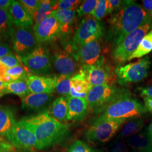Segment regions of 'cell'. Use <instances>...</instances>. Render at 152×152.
I'll list each match as a JSON object with an SVG mask.
<instances>
[{
    "label": "cell",
    "instance_id": "cell-1",
    "mask_svg": "<svg viewBox=\"0 0 152 152\" xmlns=\"http://www.w3.org/2000/svg\"><path fill=\"white\" fill-rule=\"evenodd\" d=\"M151 21L149 14L139 4L134 1H124L122 6L109 19L107 40L114 48L130 33Z\"/></svg>",
    "mask_w": 152,
    "mask_h": 152
},
{
    "label": "cell",
    "instance_id": "cell-2",
    "mask_svg": "<svg viewBox=\"0 0 152 152\" xmlns=\"http://www.w3.org/2000/svg\"><path fill=\"white\" fill-rule=\"evenodd\" d=\"M32 130L37 141V149L44 150L63 141L68 134L67 125L52 117L48 112L23 118Z\"/></svg>",
    "mask_w": 152,
    "mask_h": 152
},
{
    "label": "cell",
    "instance_id": "cell-3",
    "mask_svg": "<svg viewBox=\"0 0 152 152\" xmlns=\"http://www.w3.org/2000/svg\"><path fill=\"white\" fill-rule=\"evenodd\" d=\"M147 109L129 92L109 104L100 113L98 119H127L139 117Z\"/></svg>",
    "mask_w": 152,
    "mask_h": 152
},
{
    "label": "cell",
    "instance_id": "cell-4",
    "mask_svg": "<svg viewBox=\"0 0 152 152\" xmlns=\"http://www.w3.org/2000/svg\"><path fill=\"white\" fill-rule=\"evenodd\" d=\"M127 93L108 84L103 85L91 87L86 99L88 108L100 113L109 104Z\"/></svg>",
    "mask_w": 152,
    "mask_h": 152
},
{
    "label": "cell",
    "instance_id": "cell-5",
    "mask_svg": "<svg viewBox=\"0 0 152 152\" xmlns=\"http://www.w3.org/2000/svg\"><path fill=\"white\" fill-rule=\"evenodd\" d=\"M152 28V21L148 22L130 33L119 45L115 46L112 57L115 61L123 63L128 61L131 55L137 49L142 39Z\"/></svg>",
    "mask_w": 152,
    "mask_h": 152
},
{
    "label": "cell",
    "instance_id": "cell-6",
    "mask_svg": "<svg viewBox=\"0 0 152 152\" xmlns=\"http://www.w3.org/2000/svg\"><path fill=\"white\" fill-rule=\"evenodd\" d=\"M127 119H98L96 118L87 129L85 137L94 143H105L109 141L119 130Z\"/></svg>",
    "mask_w": 152,
    "mask_h": 152
},
{
    "label": "cell",
    "instance_id": "cell-7",
    "mask_svg": "<svg viewBox=\"0 0 152 152\" xmlns=\"http://www.w3.org/2000/svg\"><path fill=\"white\" fill-rule=\"evenodd\" d=\"M7 139L19 149L34 152L37 149V141L32 130L22 120L16 122L6 134Z\"/></svg>",
    "mask_w": 152,
    "mask_h": 152
},
{
    "label": "cell",
    "instance_id": "cell-8",
    "mask_svg": "<svg viewBox=\"0 0 152 152\" xmlns=\"http://www.w3.org/2000/svg\"><path fill=\"white\" fill-rule=\"evenodd\" d=\"M151 64L148 56L125 65H119L115 69L117 81L122 85L140 82L145 79Z\"/></svg>",
    "mask_w": 152,
    "mask_h": 152
},
{
    "label": "cell",
    "instance_id": "cell-9",
    "mask_svg": "<svg viewBox=\"0 0 152 152\" xmlns=\"http://www.w3.org/2000/svg\"><path fill=\"white\" fill-rule=\"evenodd\" d=\"M103 24L91 15L85 16L75 33L73 40L77 46L83 45L95 40H99L104 33Z\"/></svg>",
    "mask_w": 152,
    "mask_h": 152
},
{
    "label": "cell",
    "instance_id": "cell-10",
    "mask_svg": "<svg viewBox=\"0 0 152 152\" xmlns=\"http://www.w3.org/2000/svg\"><path fill=\"white\" fill-rule=\"evenodd\" d=\"M23 63L34 74H46L51 69V58L48 50L38 45L29 54L21 57Z\"/></svg>",
    "mask_w": 152,
    "mask_h": 152
},
{
    "label": "cell",
    "instance_id": "cell-11",
    "mask_svg": "<svg viewBox=\"0 0 152 152\" xmlns=\"http://www.w3.org/2000/svg\"><path fill=\"white\" fill-rule=\"evenodd\" d=\"M29 29L17 28L12 34L13 48L21 57L29 54L37 46V41Z\"/></svg>",
    "mask_w": 152,
    "mask_h": 152
},
{
    "label": "cell",
    "instance_id": "cell-12",
    "mask_svg": "<svg viewBox=\"0 0 152 152\" xmlns=\"http://www.w3.org/2000/svg\"><path fill=\"white\" fill-rule=\"evenodd\" d=\"M101 46L99 40H95L79 47L77 59L83 66L103 65L104 58L100 55Z\"/></svg>",
    "mask_w": 152,
    "mask_h": 152
},
{
    "label": "cell",
    "instance_id": "cell-13",
    "mask_svg": "<svg viewBox=\"0 0 152 152\" xmlns=\"http://www.w3.org/2000/svg\"><path fill=\"white\" fill-rule=\"evenodd\" d=\"M54 12L51 16L38 26L33 27L34 35L37 42L51 41L56 38L61 32L60 23Z\"/></svg>",
    "mask_w": 152,
    "mask_h": 152
},
{
    "label": "cell",
    "instance_id": "cell-14",
    "mask_svg": "<svg viewBox=\"0 0 152 152\" xmlns=\"http://www.w3.org/2000/svg\"><path fill=\"white\" fill-rule=\"evenodd\" d=\"M26 81L29 93L53 94L56 87V77L30 75Z\"/></svg>",
    "mask_w": 152,
    "mask_h": 152
},
{
    "label": "cell",
    "instance_id": "cell-15",
    "mask_svg": "<svg viewBox=\"0 0 152 152\" xmlns=\"http://www.w3.org/2000/svg\"><path fill=\"white\" fill-rule=\"evenodd\" d=\"M53 61L55 69L60 75L71 77L76 73L77 68L76 60L64 50H58L54 54Z\"/></svg>",
    "mask_w": 152,
    "mask_h": 152
},
{
    "label": "cell",
    "instance_id": "cell-16",
    "mask_svg": "<svg viewBox=\"0 0 152 152\" xmlns=\"http://www.w3.org/2000/svg\"><path fill=\"white\" fill-rule=\"evenodd\" d=\"M82 72L84 75L91 87L108 85L110 77L108 70L103 65L83 66Z\"/></svg>",
    "mask_w": 152,
    "mask_h": 152
},
{
    "label": "cell",
    "instance_id": "cell-17",
    "mask_svg": "<svg viewBox=\"0 0 152 152\" xmlns=\"http://www.w3.org/2000/svg\"><path fill=\"white\" fill-rule=\"evenodd\" d=\"M9 11L12 23L16 27L30 28L33 25L34 20L32 17L26 10L19 1H12Z\"/></svg>",
    "mask_w": 152,
    "mask_h": 152
},
{
    "label": "cell",
    "instance_id": "cell-18",
    "mask_svg": "<svg viewBox=\"0 0 152 152\" xmlns=\"http://www.w3.org/2000/svg\"><path fill=\"white\" fill-rule=\"evenodd\" d=\"M52 98L53 94L29 93L22 99V107L35 111H41L49 106Z\"/></svg>",
    "mask_w": 152,
    "mask_h": 152
},
{
    "label": "cell",
    "instance_id": "cell-19",
    "mask_svg": "<svg viewBox=\"0 0 152 152\" xmlns=\"http://www.w3.org/2000/svg\"><path fill=\"white\" fill-rule=\"evenodd\" d=\"M68 98V121H80L85 118L88 108L86 99Z\"/></svg>",
    "mask_w": 152,
    "mask_h": 152
},
{
    "label": "cell",
    "instance_id": "cell-20",
    "mask_svg": "<svg viewBox=\"0 0 152 152\" xmlns=\"http://www.w3.org/2000/svg\"><path fill=\"white\" fill-rule=\"evenodd\" d=\"M125 142L134 152H152L151 136L148 132H139L125 139Z\"/></svg>",
    "mask_w": 152,
    "mask_h": 152
},
{
    "label": "cell",
    "instance_id": "cell-21",
    "mask_svg": "<svg viewBox=\"0 0 152 152\" xmlns=\"http://www.w3.org/2000/svg\"><path fill=\"white\" fill-rule=\"evenodd\" d=\"M91 86L81 71L71 77V91L69 96L86 99L87 93Z\"/></svg>",
    "mask_w": 152,
    "mask_h": 152
},
{
    "label": "cell",
    "instance_id": "cell-22",
    "mask_svg": "<svg viewBox=\"0 0 152 152\" xmlns=\"http://www.w3.org/2000/svg\"><path fill=\"white\" fill-rule=\"evenodd\" d=\"M68 98L60 96L56 98L51 104L49 113L55 120L64 123L68 121Z\"/></svg>",
    "mask_w": 152,
    "mask_h": 152
},
{
    "label": "cell",
    "instance_id": "cell-23",
    "mask_svg": "<svg viewBox=\"0 0 152 152\" xmlns=\"http://www.w3.org/2000/svg\"><path fill=\"white\" fill-rule=\"evenodd\" d=\"M57 10V1L41 0L38 10L33 16L34 22L33 27H37Z\"/></svg>",
    "mask_w": 152,
    "mask_h": 152
},
{
    "label": "cell",
    "instance_id": "cell-24",
    "mask_svg": "<svg viewBox=\"0 0 152 152\" xmlns=\"http://www.w3.org/2000/svg\"><path fill=\"white\" fill-rule=\"evenodd\" d=\"M16 122L14 110L0 105V137L6 136Z\"/></svg>",
    "mask_w": 152,
    "mask_h": 152
},
{
    "label": "cell",
    "instance_id": "cell-25",
    "mask_svg": "<svg viewBox=\"0 0 152 152\" xmlns=\"http://www.w3.org/2000/svg\"><path fill=\"white\" fill-rule=\"evenodd\" d=\"M144 125V121L139 117L129 119L127 121L118 136V140L126 139L140 132Z\"/></svg>",
    "mask_w": 152,
    "mask_h": 152
},
{
    "label": "cell",
    "instance_id": "cell-26",
    "mask_svg": "<svg viewBox=\"0 0 152 152\" xmlns=\"http://www.w3.org/2000/svg\"><path fill=\"white\" fill-rule=\"evenodd\" d=\"M76 10H57L54 12L60 25L61 32H68L76 17Z\"/></svg>",
    "mask_w": 152,
    "mask_h": 152
},
{
    "label": "cell",
    "instance_id": "cell-27",
    "mask_svg": "<svg viewBox=\"0 0 152 152\" xmlns=\"http://www.w3.org/2000/svg\"><path fill=\"white\" fill-rule=\"evenodd\" d=\"M4 93L15 94L23 99L29 93L26 80L5 82Z\"/></svg>",
    "mask_w": 152,
    "mask_h": 152
},
{
    "label": "cell",
    "instance_id": "cell-28",
    "mask_svg": "<svg viewBox=\"0 0 152 152\" xmlns=\"http://www.w3.org/2000/svg\"><path fill=\"white\" fill-rule=\"evenodd\" d=\"M152 51V30L147 33L139 44L136 51L131 55L128 61L135 58H142Z\"/></svg>",
    "mask_w": 152,
    "mask_h": 152
},
{
    "label": "cell",
    "instance_id": "cell-29",
    "mask_svg": "<svg viewBox=\"0 0 152 152\" xmlns=\"http://www.w3.org/2000/svg\"><path fill=\"white\" fill-rule=\"evenodd\" d=\"M12 24L9 10L0 9V39L12 34Z\"/></svg>",
    "mask_w": 152,
    "mask_h": 152
},
{
    "label": "cell",
    "instance_id": "cell-30",
    "mask_svg": "<svg viewBox=\"0 0 152 152\" xmlns=\"http://www.w3.org/2000/svg\"><path fill=\"white\" fill-rule=\"evenodd\" d=\"M30 75L21 65L7 69L6 71V82L15 81L21 80H26Z\"/></svg>",
    "mask_w": 152,
    "mask_h": 152
},
{
    "label": "cell",
    "instance_id": "cell-31",
    "mask_svg": "<svg viewBox=\"0 0 152 152\" xmlns=\"http://www.w3.org/2000/svg\"><path fill=\"white\" fill-rule=\"evenodd\" d=\"M71 76L60 75L56 77V91L63 96L68 97L71 91Z\"/></svg>",
    "mask_w": 152,
    "mask_h": 152
},
{
    "label": "cell",
    "instance_id": "cell-32",
    "mask_svg": "<svg viewBox=\"0 0 152 152\" xmlns=\"http://www.w3.org/2000/svg\"><path fill=\"white\" fill-rule=\"evenodd\" d=\"M97 4V0H86L83 1L77 9V15L79 18L91 15Z\"/></svg>",
    "mask_w": 152,
    "mask_h": 152
},
{
    "label": "cell",
    "instance_id": "cell-33",
    "mask_svg": "<svg viewBox=\"0 0 152 152\" xmlns=\"http://www.w3.org/2000/svg\"><path fill=\"white\" fill-rule=\"evenodd\" d=\"M107 0H97V4L91 16L98 20H101L104 16L108 15Z\"/></svg>",
    "mask_w": 152,
    "mask_h": 152
},
{
    "label": "cell",
    "instance_id": "cell-34",
    "mask_svg": "<svg viewBox=\"0 0 152 152\" xmlns=\"http://www.w3.org/2000/svg\"><path fill=\"white\" fill-rule=\"evenodd\" d=\"M19 2L32 18L38 10L40 4L39 0H20Z\"/></svg>",
    "mask_w": 152,
    "mask_h": 152
},
{
    "label": "cell",
    "instance_id": "cell-35",
    "mask_svg": "<svg viewBox=\"0 0 152 152\" xmlns=\"http://www.w3.org/2000/svg\"><path fill=\"white\" fill-rule=\"evenodd\" d=\"M67 152H99V151L93 149L84 142L78 140L71 145Z\"/></svg>",
    "mask_w": 152,
    "mask_h": 152
},
{
    "label": "cell",
    "instance_id": "cell-36",
    "mask_svg": "<svg viewBox=\"0 0 152 152\" xmlns=\"http://www.w3.org/2000/svg\"><path fill=\"white\" fill-rule=\"evenodd\" d=\"M81 1L78 0H59L57 1V10H76L79 5L81 4Z\"/></svg>",
    "mask_w": 152,
    "mask_h": 152
},
{
    "label": "cell",
    "instance_id": "cell-37",
    "mask_svg": "<svg viewBox=\"0 0 152 152\" xmlns=\"http://www.w3.org/2000/svg\"><path fill=\"white\" fill-rule=\"evenodd\" d=\"M0 64L4 65L7 69L15 67L18 65H21L20 60L13 54L7 55L0 58Z\"/></svg>",
    "mask_w": 152,
    "mask_h": 152
},
{
    "label": "cell",
    "instance_id": "cell-38",
    "mask_svg": "<svg viewBox=\"0 0 152 152\" xmlns=\"http://www.w3.org/2000/svg\"><path fill=\"white\" fill-rule=\"evenodd\" d=\"M15 148L4 136L0 137V152H14Z\"/></svg>",
    "mask_w": 152,
    "mask_h": 152
},
{
    "label": "cell",
    "instance_id": "cell-39",
    "mask_svg": "<svg viewBox=\"0 0 152 152\" xmlns=\"http://www.w3.org/2000/svg\"><path fill=\"white\" fill-rule=\"evenodd\" d=\"M128 146L125 142L123 141H115L110 147L109 152H127Z\"/></svg>",
    "mask_w": 152,
    "mask_h": 152
},
{
    "label": "cell",
    "instance_id": "cell-40",
    "mask_svg": "<svg viewBox=\"0 0 152 152\" xmlns=\"http://www.w3.org/2000/svg\"><path fill=\"white\" fill-rule=\"evenodd\" d=\"M123 1L120 0H107L108 14L118 10L122 5Z\"/></svg>",
    "mask_w": 152,
    "mask_h": 152
},
{
    "label": "cell",
    "instance_id": "cell-41",
    "mask_svg": "<svg viewBox=\"0 0 152 152\" xmlns=\"http://www.w3.org/2000/svg\"><path fill=\"white\" fill-rule=\"evenodd\" d=\"M11 54H12V50L9 45L0 43V58Z\"/></svg>",
    "mask_w": 152,
    "mask_h": 152
},
{
    "label": "cell",
    "instance_id": "cell-42",
    "mask_svg": "<svg viewBox=\"0 0 152 152\" xmlns=\"http://www.w3.org/2000/svg\"><path fill=\"white\" fill-rule=\"evenodd\" d=\"M140 92L142 97L152 98V86L140 88Z\"/></svg>",
    "mask_w": 152,
    "mask_h": 152
},
{
    "label": "cell",
    "instance_id": "cell-43",
    "mask_svg": "<svg viewBox=\"0 0 152 152\" xmlns=\"http://www.w3.org/2000/svg\"><path fill=\"white\" fill-rule=\"evenodd\" d=\"M142 8L149 14L152 12V0H143Z\"/></svg>",
    "mask_w": 152,
    "mask_h": 152
},
{
    "label": "cell",
    "instance_id": "cell-44",
    "mask_svg": "<svg viewBox=\"0 0 152 152\" xmlns=\"http://www.w3.org/2000/svg\"><path fill=\"white\" fill-rule=\"evenodd\" d=\"M144 103H145V107L148 110L152 113V98H148V97H143Z\"/></svg>",
    "mask_w": 152,
    "mask_h": 152
},
{
    "label": "cell",
    "instance_id": "cell-45",
    "mask_svg": "<svg viewBox=\"0 0 152 152\" xmlns=\"http://www.w3.org/2000/svg\"><path fill=\"white\" fill-rule=\"evenodd\" d=\"M11 2V0H0V9L9 10Z\"/></svg>",
    "mask_w": 152,
    "mask_h": 152
},
{
    "label": "cell",
    "instance_id": "cell-46",
    "mask_svg": "<svg viewBox=\"0 0 152 152\" xmlns=\"http://www.w3.org/2000/svg\"><path fill=\"white\" fill-rule=\"evenodd\" d=\"M7 68L4 65L0 64V81L6 82V71Z\"/></svg>",
    "mask_w": 152,
    "mask_h": 152
},
{
    "label": "cell",
    "instance_id": "cell-47",
    "mask_svg": "<svg viewBox=\"0 0 152 152\" xmlns=\"http://www.w3.org/2000/svg\"><path fill=\"white\" fill-rule=\"evenodd\" d=\"M5 87V82L0 81V93L3 94L4 95H5V93H4Z\"/></svg>",
    "mask_w": 152,
    "mask_h": 152
},
{
    "label": "cell",
    "instance_id": "cell-48",
    "mask_svg": "<svg viewBox=\"0 0 152 152\" xmlns=\"http://www.w3.org/2000/svg\"><path fill=\"white\" fill-rule=\"evenodd\" d=\"M147 131H148V134L152 136V122L151 123V124L148 126V129H147Z\"/></svg>",
    "mask_w": 152,
    "mask_h": 152
},
{
    "label": "cell",
    "instance_id": "cell-49",
    "mask_svg": "<svg viewBox=\"0 0 152 152\" xmlns=\"http://www.w3.org/2000/svg\"><path fill=\"white\" fill-rule=\"evenodd\" d=\"M149 15H150V16H151V18L152 21V12H151V13H149Z\"/></svg>",
    "mask_w": 152,
    "mask_h": 152
},
{
    "label": "cell",
    "instance_id": "cell-50",
    "mask_svg": "<svg viewBox=\"0 0 152 152\" xmlns=\"http://www.w3.org/2000/svg\"><path fill=\"white\" fill-rule=\"evenodd\" d=\"M4 95V94H2V93H0V98L1 97V96H2Z\"/></svg>",
    "mask_w": 152,
    "mask_h": 152
},
{
    "label": "cell",
    "instance_id": "cell-51",
    "mask_svg": "<svg viewBox=\"0 0 152 152\" xmlns=\"http://www.w3.org/2000/svg\"><path fill=\"white\" fill-rule=\"evenodd\" d=\"M151 144H152V136H151Z\"/></svg>",
    "mask_w": 152,
    "mask_h": 152
},
{
    "label": "cell",
    "instance_id": "cell-52",
    "mask_svg": "<svg viewBox=\"0 0 152 152\" xmlns=\"http://www.w3.org/2000/svg\"></svg>",
    "mask_w": 152,
    "mask_h": 152
}]
</instances>
